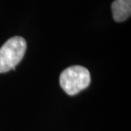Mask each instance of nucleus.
Here are the masks:
<instances>
[{"instance_id": "3", "label": "nucleus", "mask_w": 131, "mask_h": 131, "mask_svg": "<svg viewBox=\"0 0 131 131\" xmlns=\"http://www.w3.org/2000/svg\"><path fill=\"white\" fill-rule=\"evenodd\" d=\"M112 18L117 22L126 20L131 14V0H114L112 4Z\"/></svg>"}, {"instance_id": "2", "label": "nucleus", "mask_w": 131, "mask_h": 131, "mask_svg": "<svg viewBox=\"0 0 131 131\" xmlns=\"http://www.w3.org/2000/svg\"><path fill=\"white\" fill-rule=\"evenodd\" d=\"M90 73L87 68L81 66H72L65 69L60 76V84L66 93L75 95L89 87Z\"/></svg>"}, {"instance_id": "1", "label": "nucleus", "mask_w": 131, "mask_h": 131, "mask_svg": "<svg viewBox=\"0 0 131 131\" xmlns=\"http://www.w3.org/2000/svg\"><path fill=\"white\" fill-rule=\"evenodd\" d=\"M27 42L23 38L15 36L9 38L0 48V73L15 69L25 56Z\"/></svg>"}]
</instances>
